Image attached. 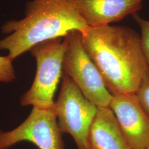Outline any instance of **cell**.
I'll return each mask as SVG.
<instances>
[{"mask_svg": "<svg viewBox=\"0 0 149 149\" xmlns=\"http://www.w3.org/2000/svg\"><path fill=\"white\" fill-rule=\"evenodd\" d=\"M81 34L110 93H135L148 72L138 33L129 27L106 25L88 27Z\"/></svg>", "mask_w": 149, "mask_h": 149, "instance_id": "cell-1", "label": "cell"}, {"mask_svg": "<svg viewBox=\"0 0 149 149\" xmlns=\"http://www.w3.org/2000/svg\"><path fill=\"white\" fill-rule=\"evenodd\" d=\"M88 28L73 0H32L26 5L24 18L7 22L1 28L10 35L0 39V50H7L13 60L37 44Z\"/></svg>", "mask_w": 149, "mask_h": 149, "instance_id": "cell-2", "label": "cell"}, {"mask_svg": "<svg viewBox=\"0 0 149 149\" xmlns=\"http://www.w3.org/2000/svg\"><path fill=\"white\" fill-rule=\"evenodd\" d=\"M65 49L64 38H59L37 44L29 50L36 60L37 71L31 88L21 98L22 106L55 108L54 96L63 75Z\"/></svg>", "mask_w": 149, "mask_h": 149, "instance_id": "cell-3", "label": "cell"}, {"mask_svg": "<svg viewBox=\"0 0 149 149\" xmlns=\"http://www.w3.org/2000/svg\"><path fill=\"white\" fill-rule=\"evenodd\" d=\"M64 39L66 49L63 72L90 101L98 107H109L112 95L108 90L99 70L84 48L81 32H70Z\"/></svg>", "mask_w": 149, "mask_h": 149, "instance_id": "cell-4", "label": "cell"}, {"mask_svg": "<svg viewBox=\"0 0 149 149\" xmlns=\"http://www.w3.org/2000/svg\"><path fill=\"white\" fill-rule=\"evenodd\" d=\"M98 108L86 98L74 82L63 72L55 109L61 132L72 137L78 149H89L91 128Z\"/></svg>", "mask_w": 149, "mask_h": 149, "instance_id": "cell-5", "label": "cell"}, {"mask_svg": "<svg viewBox=\"0 0 149 149\" xmlns=\"http://www.w3.org/2000/svg\"><path fill=\"white\" fill-rule=\"evenodd\" d=\"M62 135L55 108L33 107L28 117L18 127L8 132L0 129V149H9L24 141L39 149H65Z\"/></svg>", "mask_w": 149, "mask_h": 149, "instance_id": "cell-6", "label": "cell"}, {"mask_svg": "<svg viewBox=\"0 0 149 149\" xmlns=\"http://www.w3.org/2000/svg\"><path fill=\"white\" fill-rule=\"evenodd\" d=\"M109 108L133 149L149 146V117L133 93L112 95Z\"/></svg>", "mask_w": 149, "mask_h": 149, "instance_id": "cell-7", "label": "cell"}, {"mask_svg": "<svg viewBox=\"0 0 149 149\" xmlns=\"http://www.w3.org/2000/svg\"><path fill=\"white\" fill-rule=\"evenodd\" d=\"M144 0H73L88 27H101L122 21L142 8Z\"/></svg>", "mask_w": 149, "mask_h": 149, "instance_id": "cell-8", "label": "cell"}, {"mask_svg": "<svg viewBox=\"0 0 149 149\" xmlns=\"http://www.w3.org/2000/svg\"><path fill=\"white\" fill-rule=\"evenodd\" d=\"M89 149H133L109 107H98L91 128Z\"/></svg>", "mask_w": 149, "mask_h": 149, "instance_id": "cell-9", "label": "cell"}, {"mask_svg": "<svg viewBox=\"0 0 149 149\" xmlns=\"http://www.w3.org/2000/svg\"><path fill=\"white\" fill-rule=\"evenodd\" d=\"M132 17L140 28V45L149 74V21L141 18L137 13L132 15Z\"/></svg>", "mask_w": 149, "mask_h": 149, "instance_id": "cell-10", "label": "cell"}, {"mask_svg": "<svg viewBox=\"0 0 149 149\" xmlns=\"http://www.w3.org/2000/svg\"><path fill=\"white\" fill-rule=\"evenodd\" d=\"M139 103L149 117V74L144 76L135 92Z\"/></svg>", "mask_w": 149, "mask_h": 149, "instance_id": "cell-11", "label": "cell"}, {"mask_svg": "<svg viewBox=\"0 0 149 149\" xmlns=\"http://www.w3.org/2000/svg\"><path fill=\"white\" fill-rule=\"evenodd\" d=\"M13 60L8 55L0 56V82L8 83L16 79Z\"/></svg>", "mask_w": 149, "mask_h": 149, "instance_id": "cell-12", "label": "cell"}, {"mask_svg": "<svg viewBox=\"0 0 149 149\" xmlns=\"http://www.w3.org/2000/svg\"><path fill=\"white\" fill-rule=\"evenodd\" d=\"M146 149H149V146H148V148H146Z\"/></svg>", "mask_w": 149, "mask_h": 149, "instance_id": "cell-13", "label": "cell"}]
</instances>
